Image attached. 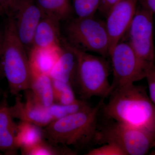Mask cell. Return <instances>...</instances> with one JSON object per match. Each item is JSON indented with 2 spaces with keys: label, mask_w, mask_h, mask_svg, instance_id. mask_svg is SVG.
Here are the masks:
<instances>
[{
  "label": "cell",
  "mask_w": 155,
  "mask_h": 155,
  "mask_svg": "<svg viewBox=\"0 0 155 155\" xmlns=\"http://www.w3.org/2000/svg\"><path fill=\"white\" fill-rule=\"evenodd\" d=\"M109 97L101 109L107 119L155 137V106L144 87L128 84L115 89Z\"/></svg>",
  "instance_id": "6da1fadb"
},
{
  "label": "cell",
  "mask_w": 155,
  "mask_h": 155,
  "mask_svg": "<svg viewBox=\"0 0 155 155\" xmlns=\"http://www.w3.org/2000/svg\"><path fill=\"white\" fill-rule=\"evenodd\" d=\"M104 100L101 99L94 107L51 122L43 127L45 138L53 143L76 149L94 143Z\"/></svg>",
  "instance_id": "7a4b0ae2"
},
{
  "label": "cell",
  "mask_w": 155,
  "mask_h": 155,
  "mask_svg": "<svg viewBox=\"0 0 155 155\" xmlns=\"http://www.w3.org/2000/svg\"><path fill=\"white\" fill-rule=\"evenodd\" d=\"M69 45L75 53L77 63L73 88H76L81 99L94 97L105 99L109 97L112 89L109 80L110 66L106 58Z\"/></svg>",
  "instance_id": "3957f363"
},
{
  "label": "cell",
  "mask_w": 155,
  "mask_h": 155,
  "mask_svg": "<svg viewBox=\"0 0 155 155\" xmlns=\"http://www.w3.org/2000/svg\"><path fill=\"white\" fill-rule=\"evenodd\" d=\"M4 31L2 67L10 92L17 96L30 86L28 53L17 36L13 17H8Z\"/></svg>",
  "instance_id": "277c9868"
},
{
  "label": "cell",
  "mask_w": 155,
  "mask_h": 155,
  "mask_svg": "<svg viewBox=\"0 0 155 155\" xmlns=\"http://www.w3.org/2000/svg\"><path fill=\"white\" fill-rule=\"evenodd\" d=\"M66 41L73 47L86 52L109 56L110 43L105 22L94 17L77 18L67 24Z\"/></svg>",
  "instance_id": "5b68a950"
},
{
  "label": "cell",
  "mask_w": 155,
  "mask_h": 155,
  "mask_svg": "<svg viewBox=\"0 0 155 155\" xmlns=\"http://www.w3.org/2000/svg\"><path fill=\"white\" fill-rule=\"evenodd\" d=\"M99 126L94 143H113L119 146L126 155L146 154L155 147V137L149 133L111 120Z\"/></svg>",
  "instance_id": "8992f818"
},
{
  "label": "cell",
  "mask_w": 155,
  "mask_h": 155,
  "mask_svg": "<svg viewBox=\"0 0 155 155\" xmlns=\"http://www.w3.org/2000/svg\"><path fill=\"white\" fill-rule=\"evenodd\" d=\"M109 56L113 72L111 92L115 89L145 78L148 70L152 66L148 67L143 64L127 42L121 41L112 49Z\"/></svg>",
  "instance_id": "52a82bcc"
},
{
  "label": "cell",
  "mask_w": 155,
  "mask_h": 155,
  "mask_svg": "<svg viewBox=\"0 0 155 155\" xmlns=\"http://www.w3.org/2000/svg\"><path fill=\"white\" fill-rule=\"evenodd\" d=\"M153 16L143 7L137 8L127 31V42L140 60L149 67L155 65Z\"/></svg>",
  "instance_id": "ba28073f"
},
{
  "label": "cell",
  "mask_w": 155,
  "mask_h": 155,
  "mask_svg": "<svg viewBox=\"0 0 155 155\" xmlns=\"http://www.w3.org/2000/svg\"><path fill=\"white\" fill-rule=\"evenodd\" d=\"M137 2L138 0H120L107 14L105 22L109 38V53L127 33L137 9Z\"/></svg>",
  "instance_id": "9c48e42d"
},
{
  "label": "cell",
  "mask_w": 155,
  "mask_h": 155,
  "mask_svg": "<svg viewBox=\"0 0 155 155\" xmlns=\"http://www.w3.org/2000/svg\"><path fill=\"white\" fill-rule=\"evenodd\" d=\"M44 16L35 0H20L13 18L17 36L28 52L32 46L34 35Z\"/></svg>",
  "instance_id": "30bf717a"
},
{
  "label": "cell",
  "mask_w": 155,
  "mask_h": 155,
  "mask_svg": "<svg viewBox=\"0 0 155 155\" xmlns=\"http://www.w3.org/2000/svg\"><path fill=\"white\" fill-rule=\"evenodd\" d=\"M25 101L17 96L14 105L10 107L11 113L14 119L21 122L32 123L42 127L47 126L53 121L46 108L37 103L28 92L25 91Z\"/></svg>",
  "instance_id": "8fae6325"
},
{
  "label": "cell",
  "mask_w": 155,
  "mask_h": 155,
  "mask_svg": "<svg viewBox=\"0 0 155 155\" xmlns=\"http://www.w3.org/2000/svg\"><path fill=\"white\" fill-rule=\"evenodd\" d=\"M14 119L5 99L0 103V152L6 155L16 154L18 150L15 141L18 124Z\"/></svg>",
  "instance_id": "7c38bea8"
},
{
  "label": "cell",
  "mask_w": 155,
  "mask_h": 155,
  "mask_svg": "<svg viewBox=\"0 0 155 155\" xmlns=\"http://www.w3.org/2000/svg\"><path fill=\"white\" fill-rule=\"evenodd\" d=\"M60 46L32 47L28 53L30 73L49 75L62 51Z\"/></svg>",
  "instance_id": "4fadbf2b"
},
{
  "label": "cell",
  "mask_w": 155,
  "mask_h": 155,
  "mask_svg": "<svg viewBox=\"0 0 155 155\" xmlns=\"http://www.w3.org/2000/svg\"><path fill=\"white\" fill-rule=\"evenodd\" d=\"M60 21L55 17L44 15L35 32L32 47L46 48L61 46Z\"/></svg>",
  "instance_id": "5bb4252c"
},
{
  "label": "cell",
  "mask_w": 155,
  "mask_h": 155,
  "mask_svg": "<svg viewBox=\"0 0 155 155\" xmlns=\"http://www.w3.org/2000/svg\"><path fill=\"white\" fill-rule=\"evenodd\" d=\"M61 55L49 75L53 80L70 84L73 87L77 64L76 57L66 40H61Z\"/></svg>",
  "instance_id": "9a60e30c"
},
{
  "label": "cell",
  "mask_w": 155,
  "mask_h": 155,
  "mask_svg": "<svg viewBox=\"0 0 155 155\" xmlns=\"http://www.w3.org/2000/svg\"><path fill=\"white\" fill-rule=\"evenodd\" d=\"M26 91L44 107L48 108L54 103L52 79L49 75L30 73V86Z\"/></svg>",
  "instance_id": "2e32d148"
},
{
  "label": "cell",
  "mask_w": 155,
  "mask_h": 155,
  "mask_svg": "<svg viewBox=\"0 0 155 155\" xmlns=\"http://www.w3.org/2000/svg\"><path fill=\"white\" fill-rule=\"evenodd\" d=\"M44 139L43 127L32 123L21 121L17 125L15 141L18 149L33 146Z\"/></svg>",
  "instance_id": "e0dca14e"
},
{
  "label": "cell",
  "mask_w": 155,
  "mask_h": 155,
  "mask_svg": "<svg viewBox=\"0 0 155 155\" xmlns=\"http://www.w3.org/2000/svg\"><path fill=\"white\" fill-rule=\"evenodd\" d=\"M44 15L61 20L68 19L72 12L70 0H35Z\"/></svg>",
  "instance_id": "ac0fdd59"
},
{
  "label": "cell",
  "mask_w": 155,
  "mask_h": 155,
  "mask_svg": "<svg viewBox=\"0 0 155 155\" xmlns=\"http://www.w3.org/2000/svg\"><path fill=\"white\" fill-rule=\"evenodd\" d=\"M23 155H75L77 152L75 150L61 145L53 143L43 140L33 146L20 150Z\"/></svg>",
  "instance_id": "d6986e66"
},
{
  "label": "cell",
  "mask_w": 155,
  "mask_h": 155,
  "mask_svg": "<svg viewBox=\"0 0 155 155\" xmlns=\"http://www.w3.org/2000/svg\"><path fill=\"white\" fill-rule=\"evenodd\" d=\"M91 106L85 100L81 99H77L74 102L69 104L62 105L54 103L47 109L54 121L84 110Z\"/></svg>",
  "instance_id": "ffe728a7"
},
{
  "label": "cell",
  "mask_w": 155,
  "mask_h": 155,
  "mask_svg": "<svg viewBox=\"0 0 155 155\" xmlns=\"http://www.w3.org/2000/svg\"><path fill=\"white\" fill-rule=\"evenodd\" d=\"M52 82L54 103L69 104L77 100L74 88L70 84L53 79Z\"/></svg>",
  "instance_id": "44dd1931"
},
{
  "label": "cell",
  "mask_w": 155,
  "mask_h": 155,
  "mask_svg": "<svg viewBox=\"0 0 155 155\" xmlns=\"http://www.w3.org/2000/svg\"><path fill=\"white\" fill-rule=\"evenodd\" d=\"M86 155H126L123 150L117 144L107 143L101 146L89 151Z\"/></svg>",
  "instance_id": "7402d4cb"
},
{
  "label": "cell",
  "mask_w": 155,
  "mask_h": 155,
  "mask_svg": "<svg viewBox=\"0 0 155 155\" xmlns=\"http://www.w3.org/2000/svg\"><path fill=\"white\" fill-rule=\"evenodd\" d=\"M73 8L77 17L84 18L94 16L96 11L88 0H73Z\"/></svg>",
  "instance_id": "603a6c76"
},
{
  "label": "cell",
  "mask_w": 155,
  "mask_h": 155,
  "mask_svg": "<svg viewBox=\"0 0 155 155\" xmlns=\"http://www.w3.org/2000/svg\"><path fill=\"white\" fill-rule=\"evenodd\" d=\"M145 78L148 87L149 96L155 106V65H153L148 70Z\"/></svg>",
  "instance_id": "cb8c5ba5"
},
{
  "label": "cell",
  "mask_w": 155,
  "mask_h": 155,
  "mask_svg": "<svg viewBox=\"0 0 155 155\" xmlns=\"http://www.w3.org/2000/svg\"><path fill=\"white\" fill-rule=\"evenodd\" d=\"M20 0H0V6L8 17H13Z\"/></svg>",
  "instance_id": "d4e9b609"
},
{
  "label": "cell",
  "mask_w": 155,
  "mask_h": 155,
  "mask_svg": "<svg viewBox=\"0 0 155 155\" xmlns=\"http://www.w3.org/2000/svg\"><path fill=\"white\" fill-rule=\"evenodd\" d=\"M119 1V0H102L98 10L106 17L110 10Z\"/></svg>",
  "instance_id": "484cf974"
},
{
  "label": "cell",
  "mask_w": 155,
  "mask_h": 155,
  "mask_svg": "<svg viewBox=\"0 0 155 155\" xmlns=\"http://www.w3.org/2000/svg\"><path fill=\"white\" fill-rule=\"evenodd\" d=\"M140 6L149 10L155 15V0H138Z\"/></svg>",
  "instance_id": "4316f807"
},
{
  "label": "cell",
  "mask_w": 155,
  "mask_h": 155,
  "mask_svg": "<svg viewBox=\"0 0 155 155\" xmlns=\"http://www.w3.org/2000/svg\"><path fill=\"white\" fill-rule=\"evenodd\" d=\"M4 41V31L0 29V60H2Z\"/></svg>",
  "instance_id": "83f0119b"
},
{
  "label": "cell",
  "mask_w": 155,
  "mask_h": 155,
  "mask_svg": "<svg viewBox=\"0 0 155 155\" xmlns=\"http://www.w3.org/2000/svg\"><path fill=\"white\" fill-rule=\"evenodd\" d=\"M150 155H155V147L154 150H153V151L150 154Z\"/></svg>",
  "instance_id": "f1b7e54d"
},
{
  "label": "cell",
  "mask_w": 155,
  "mask_h": 155,
  "mask_svg": "<svg viewBox=\"0 0 155 155\" xmlns=\"http://www.w3.org/2000/svg\"><path fill=\"white\" fill-rule=\"evenodd\" d=\"M0 12H2V13H3V14L5 13H4V11H3V9L1 7V6H0Z\"/></svg>",
  "instance_id": "f546056e"
},
{
  "label": "cell",
  "mask_w": 155,
  "mask_h": 155,
  "mask_svg": "<svg viewBox=\"0 0 155 155\" xmlns=\"http://www.w3.org/2000/svg\"><path fill=\"white\" fill-rule=\"evenodd\" d=\"M154 63L155 64V51H154Z\"/></svg>",
  "instance_id": "4dcf8cb0"
},
{
  "label": "cell",
  "mask_w": 155,
  "mask_h": 155,
  "mask_svg": "<svg viewBox=\"0 0 155 155\" xmlns=\"http://www.w3.org/2000/svg\"><path fill=\"white\" fill-rule=\"evenodd\" d=\"M3 13H2V12H0V15H2V14Z\"/></svg>",
  "instance_id": "1f68e13d"
},
{
  "label": "cell",
  "mask_w": 155,
  "mask_h": 155,
  "mask_svg": "<svg viewBox=\"0 0 155 155\" xmlns=\"http://www.w3.org/2000/svg\"><path fill=\"white\" fill-rule=\"evenodd\" d=\"M120 1V0H119V1Z\"/></svg>",
  "instance_id": "d6a6232c"
},
{
  "label": "cell",
  "mask_w": 155,
  "mask_h": 155,
  "mask_svg": "<svg viewBox=\"0 0 155 155\" xmlns=\"http://www.w3.org/2000/svg\"><path fill=\"white\" fill-rule=\"evenodd\" d=\"M101 1H102V0H101Z\"/></svg>",
  "instance_id": "836d02e7"
}]
</instances>
